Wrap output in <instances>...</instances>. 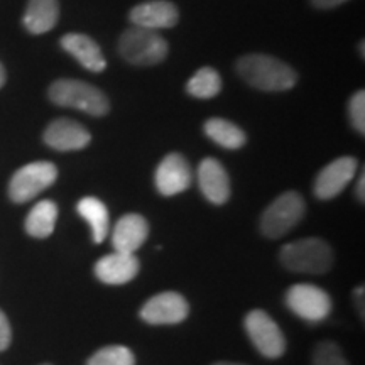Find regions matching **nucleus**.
Segmentation results:
<instances>
[{
	"label": "nucleus",
	"instance_id": "3",
	"mask_svg": "<svg viewBox=\"0 0 365 365\" xmlns=\"http://www.w3.org/2000/svg\"><path fill=\"white\" fill-rule=\"evenodd\" d=\"M48 95L59 107L76 108L93 117H102L110 110V103L103 91L81 80H56L49 86Z\"/></svg>",
	"mask_w": 365,
	"mask_h": 365
},
{
	"label": "nucleus",
	"instance_id": "27",
	"mask_svg": "<svg viewBox=\"0 0 365 365\" xmlns=\"http://www.w3.org/2000/svg\"><path fill=\"white\" fill-rule=\"evenodd\" d=\"M313 6L318 9H333V7H339L341 4H345L346 0H312Z\"/></svg>",
	"mask_w": 365,
	"mask_h": 365
},
{
	"label": "nucleus",
	"instance_id": "31",
	"mask_svg": "<svg viewBox=\"0 0 365 365\" xmlns=\"http://www.w3.org/2000/svg\"><path fill=\"white\" fill-rule=\"evenodd\" d=\"M213 365H245V364H235V362H217Z\"/></svg>",
	"mask_w": 365,
	"mask_h": 365
},
{
	"label": "nucleus",
	"instance_id": "2",
	"mask_svg": "<svg viewBox=\"0 0 365 365\" xmlns=\"http://www.w3.org/2000/svg\"><path fill=\"white\" fill-rule=\"evenodd\" d=\"M279 261L291 272L325 274L333 266V250L323 239L308 237L286 244Z\"/></svg>",
	"mask_w": 365,
	"mask_h": 365
},
{
	"label": "nucleus",
	"instance_id": "11",
	"mask_svg": "<svg viewBox=\"0 0 365 365\" xmlns=\"http://www.w3.org/2000/svg\"><path fill=\"white\" fill-rule=\"evenodd\" d=\"M191 180V168L188 161L181 154L173 153L168 154L166 158L159 163L154 182L156 188L164 196H175L190 188Z\"/></svg>",
	"mask_w": 365,
	"mask_h": 365
},
{
	"label": "nucleus",
	"instance_id": "26",
	"mask_svg": "<svg viewBox=\"0 0 365 365\" xmlns=\"http://www.w3.org/2000/svg\"><path fill=\"white\" fill-rule=\"evenodd\" d=\"M12 340V331H11V323L6 317V313L0 309V352L9 349Z\"/></svg>",
	"mask_w": 365,
	"mask_h": 365
},
{
	"label": "nucleus",
	"instance_id": "25",
	"mask_svg": "<svg viewBox=\"0 0 365 365\" xmlns=\"http://www.w3.org/2000/svg\"><path fill=\"white\" fill-rule=\"evenodd\" d=\"M349 115L354 129L364 134L365 132V93L364 90L355 91L349 102Z\"/></svg>",
	"mask_w": 365,
	"mask_h": 365
},
{
	"label": "nucleus",
	"instance_id": "16",
	"mask_svg": "<svg viewBox=\"0 0 365 365\" xmlns=\"http://www.w3.org/2000/svg\"><path fill=\"white\" fill-rule=\"evenodd\" d=\"M149 235L148 220L137 213H127L118 218L112 230V245L117 252L135 254L144 245Z\"/></svg>",
	"mask_w": 365,
	"mask_h": 365
},
{
	"label": "nucleus",
	"instance_id": "17",
	"mask_svg": "<svg viewBox=\"0 0 365 365\" xmlns=\"http://www.w3.org/2000/svg\"><path fill=\"white\" fill-rule=\"evenodd\" d=\"M61 48L66 53H70L88 71L100 73L107 68V61H105L102 49L90 36L76 33L63 36Z\"/></svg>",
	"mask_w": 365,
	"mask_h": 365
},
{
	"label": "nucleus",
	"instance_id": "5",
	"mask_svg": "<svg viewBox=\"0 0 365 365\" xmlns=\"http://www.w3.org/2000/svg\"><path fill=\"white\" fill-rule=\"evenodd\" d=\"M307 212L303 196L296 191H286L277 196L261 217V232L269 239H281L289 234Z\"/></svg>",
	"mask_w": 365,
	"mask_h": 365
},
{
	"label": "nucleus",
	"instance_id": "30",
	"mask_svg": "<svg viewBox=\"0 0 365 365\" xmlns=\"http://www.w3.org/2000/svg\"><path fill=\"white\" fill-rule=\"evenodd\" d=\"M4 83H6V70H4L2 63H0V88H2Z\"/></svg>",
	"mask_w": 365,
	"mask_h": 365
},
{
	"label": "nucleus",
	"instance_id": "18",
	"mask_svg": "<svg viewBox=\"0 0 365 365\" xmlns=\"http://www.w3.org/2000/svg\"><path fill=\"white\" fill-rule=\"evenodd\" d=\"M58 17V0H29L24 14V26L29 33L44 34L56 26Z\"/></svg>",
	"mask_w": 365,
	"mask_h": 365
},
{
	"label": "nucleus",
	"instance_id": "13",
	"mask_svg": "<svg viewBox=\"0 0 365 365\" xmlns=\"http://www.w3.org/2000/svg\"><path fill=\"white\" fill-rule=\"evenodd\" d=\"M90 140V132L71 118H56L44 130V143L63 153L85 149Z\"/></svg>",
	"mask_w": 365,
	"mask_h": 365
},
{
	"label": "nucleus",
	"instance_id": "1",
	"mask_svg": "<svg viewBox=\"0 0 365 365\" xmlns=\"http://www.w3.org/2000/svg\"><path fill=\"white\" fill-rule=\"evenodd\" d=\"M237 71L250 86L262 91H284L293 88L298 75L287 63L269 54H247L237 63Z\"/></svg>",
	"mask_w": 365,
	"mask_h": 365
},
{
	"label": "nucleus",
	"instance_id": "22",
	"mask_svg": "<svg viewBox=\"0 0 365 365\" xmlns=\"http://www.w3.org/2000/svg\"><path fill=\"white\" fill-rule=\"evenodd\" d=\"M222 90V78L218 71L212 66H205L198 70L193 76L188 80L186 85V91L195 98H213L220 93Z\"/></svg>",
	"mask_w": 365,
	"mask_h": 365
},
{
	"label": "nucleus",
	"instance_id": "23",
	"mask_svg": "<svg viewBox=\"0 0 365 365\" xmlns=\"http://www.w3.org/2000/svg\"><path fill=\"white\" fill-rule=\"evenodd\" d=\"M86 365H135V357L124 345H110L97 350Z\"/></svg>",
	"mask_w": 365,
	"mask_h": 365
},
{
	"label": "nucleus",
	"instance_id": "15",
	"mask_svg": "<svg viewBox=\"0 0 365 365\" xmlns=\"http://www.w3.org/2000/svg\"><path fill=\"white\" fill-rule=\"evenodd\" d=\"M198 185L205 198L213 205H225L230 198V180L220 161L207 158L198 166Z\"/></svg>",
	"mask_w": 365,
	"mask_h": 365
},
{
	"label": "nucleus",
	"instance_id": "10",
	"mask_svg": "<svg viewBox=\"0 0 365 365\" xmlns=\"http://www.w3.org/2000/svg\"><path fill=\"white\" fill-rule=\"evenodd\" d=\"M359 163L352 156H344L327 164L314 180V196L319 200H331L346 188L357 175Z\"/></svg>",
	"mask_w": 365,
	"mask_h": 365
},
{
	"label": "nucleus",
	"instance_id": "21",
	"mask_svg": "<svg viewBox=\"0 0 365 365\" xmlns=\"http://www.w3.org/2000/svg\"><path fill=\"white\" fill-rule=\"evenodd\" d=\"M205 134L225 149H240L247 143L245 132L227 118H210L205 122Z\"/></svg>",
	"mask_w": 365,
	"mask_h": 365
},
{
	"label": "nucleus",
	"instance_id": "4",
	"mask_svg": "<svg viewBox=\"0 0 365 365\" xmlns=\"http://www.w3.org/2000/svg\"><path fill=\"white\" fill-rule=\"evenodd\" d=\"M120 56L135 66H153L168 56V43L158 31L130 27L118 41Z\"/></svg>",
	"mask_w": 365,
	"mask_h": 365
},
{
	"label": "nucleus",
	"instance_id": "9",
	"mask_svg": "<svg viewBox=\"0 0 365 365\" xmlns=\"http://www.w3.org/2000/svg\"><path fill=\"white\" fill-rule=\"evenodd\" d=\"M190 307L185 296L175 291H166L145 301L139 314L149 325H178L185 322Z\"/></svg>",
	"mask_w": 365,
	"mask_h": 365
},
{
	"label": "nucleus",
	"instance_id": "32",
	"mask_svg": "<svg viewBox=\"0 0 365 365\" xmlns=\"http://www.w3.org/2000/svg\"><path fill=\"white\" fill-rule=\"evenodd\" d=\"M44 365H49V364H44Z\"/></svg>",
	"mask_w": 365,
	"mask_h": 365
},
{
	"label": "nucleus",
	"instance_id": "12",
	"mask_svg": "<svg viewBox=\"0 0 365 365\" xmlns=\"http://www.w3.org/2000/svg\"><path fill=\"white\" fill-rule=\"evenodd\" d=\"M140 264L135 254L117 252L107 254L95 264V276L108 286H122L130 282L139 274Z\"/></svg>",
	"mask_w": 365,
	"mask_h": 365
},
{
	"label": "nucleus",
	"instance_id": "29",
	"mask_svg": "<svg viewBox=\"0 0 365 365\" xmlns=\"http://www.w3.org/2000/svg\"><path fill=\"white\" fill-rule=\"evenodd\" d=\"M357 196L360 202H364L365 200V175L364 171L360 173V178H359V182H357Z\"/></svg>",
	"mask_w": 365,
	"mask_h": 365
},
{
	"label": "nucleus",
	"instance_id": "20",
	"mask_svg": "<svg viewBox=\"0 0 365 365\" xmlns=\"http://www.w3.org/2000/svg\"><path fill=\"white\" fill-rule=\"evenodd\" d=\"M58 220V207L51 200L34 205L26 218V232L36 239H46L54 232Z\"/></svg>",
	"mask_w": 365,
	"mask_h": 365
},
{
	"label": "nucleus",
	"instance_id": "7",
	"mask_svg": "<svg viewBox=\"0 0 365 365\" xmlns=\"http://www.w3.org/2000/svg\"><path fill=\"white\" fill-rule=\"evenodd\" d=\"M286 307L304 322L319 323L330 317L333 301L331 296L322 287L309 284V282H301L287 289Z\"/></svg>",
	"mask_w": 365,
	"mask_h": 365
},
{
	"label": "nucleus",
	"instance_id": "24",
	"mask_svg": "<svg viewBox=\"0 0 365 365\" xmlns=\"http://www.w3.org/2000/svg\"><path fill=\"white\" fill-rule=\"evenodd\" d=\"M313 365H349L344 352L333 341H322L313 354Z\"/></svg>",
	"mask_w": 365,
	"mask_h": 365
},
{
	"label": "nucleus",
	"instance_id": "6",
	"mask_svg": "<svg viewBox=\"0 0 365 365\" xmlns=\"http://www.w3.org/2000/svg\"><path fill=\"white\" fill-rule=\"evenodd\" d=\"M58 168L49 161L26 164L14 173L9 182V196L14 203H26L33 200L56 181Z\"/></svg>",
	"mask_w": 365,
	"mask_h": 365
},
{
	"label": "nucleus",
	"instance_id": "8",
	"mask_svg": "<svg viewBox=\"0 0 365 365\" xmlns=\"http://www.w3.org/2000/svg\"><path fill=\"white\" fill-rule=\"evenodd\" d=\"M245 331L259 354L267 359H277L286 352V339L279 325L264 309H252L244 319Z\"/></svg>",
	"mask_w": 365,
	"mask_h": 365
},
{
	"label": "nucleus",
	"instance_id": "19",
	"mask_svg": "<svg viewBox=\"0 0 365 365\" xmlns=\"http://www.w3.org/2000/svg\"><path fill=\"white\" fill-rule=\"evenodd\" d=\"M80 217L88 223L91 228V237L95 244H102L107 239L108 230H110V218H108V210L102 200L95 196H85L76 205Z\"/></svg>",
	"mask_w": 365,
	"mask_h": 365
},
{
	"label": "nucleus",
	"instance_id": "14",
	"mask_svg": "<svg viewBox=\"0 0 365 365\" xmlns=\"http://www.w3.org/2000/svg\"><path fill=\"white\" fill-rule=\"evenodd\" d=\"M129 19L135 27L158 31L175 27L180 19V14L175 4L168 0H153V2H144L132 9Z\"/></svg>",
	"mask_w": 365,
	"mask_h": 365
},
{
	"label": "nucleus",
	"instance_id": "28",
	"mask_svg": "<svg viewBox=\"0 0 365 365\" xmlns=\"http://www.w3.org/2000/svg\"><path fill=\"white\" fill-rule=\"evenodd\" d=\"M354 299H355V307H357L360 318H364V286H359L357 289L354 291Z\"/></svg>",
	"mask_w": 365,
	"mask_h": 365
}]
</instances>
